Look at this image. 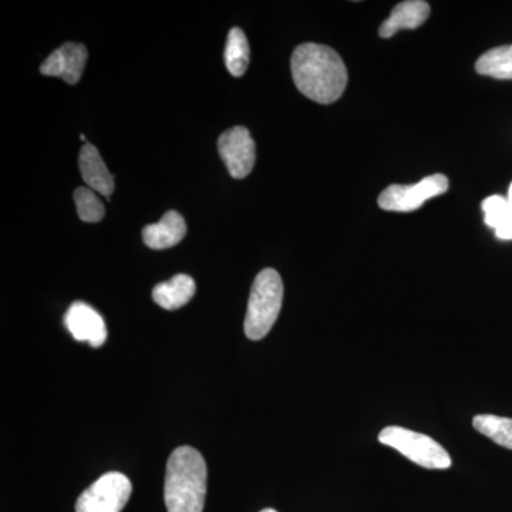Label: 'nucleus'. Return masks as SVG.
Returning <instances> with one entry per match:
<instances>
[{
	"label": "nucleus",
	"instance_id": "1",
	"mask_svg": "<svg viewBox=\"0 0 512 512\" xmlns=\"http://www.w3.org/2000/svg\"><path fill=\"white\" fill-rule=\"evenodd\" d=\"M291 69L299 92L319 104L335 103L348 86L345 63L329 46L305 43L296 47Z\"/></svg>",
	"mask_w": 512,
	"mask_h": 512
},
{
	"label": "nucleus",
	"instance_id": "2",
	"mask_svg": "<svg viewBox=\"0 0 512 512\" xmlns=\"http://www.w3.org/2000/svg\"><path fill=\"white\" fill-rule=\"evenodd\" d=\"M207 463L200 451L175 448L165 471L164 500L168 512H202L207 495Z\"/></svg>",
	"mask_w": 512,
	"mask_h": 512
},
{
	"label": "nucleus",
	"instance_id": "3",
	"mask_svg": "<svg viewBox=\"0 0 512 512\" xmlns=\"http://www.w3.org/2000/svg\"><path fill=\"white\" fill-rule=\"evenodd\" d=\"M284 301V284L281 275L266 268L256 275L249 295L244 332L248 339H264L278 319Z\"/></svg>",
	"mask_w": 512,
	"mask_h": 512
},
{
	"label": "nucleus",
	"instance_id": "4",
	"mask_svg": "<svg viewBox=\"0 0 512 512\" xmlns=\"http://www.w3.org/2000/svg\"><path fill=\"white\" fill-rule=\"evenodd\" d=\"M379 441L384 446L399 451L417 466L429 468V470H447L453 464L446 448L426 434L417 433V431L389 426L380 431Z\"/></svg>",
	"mask_w": 512,
	"mask_h": 512
},
{
	"label": "nucleus",
	"instance_id": "5",
	"mask_svg": "<svg viewBox=\"0 0 512 512\" xmlns=\"http://www.w3.org/2000/svg\"><path fill=\"white\" fill-rule=\"evenodd\" d=\"M133 493V485L124 474H103L84 490L76 503V512H121Z\"/></svg>",
	"mask_w": 512,
	"mask_h": 512
},
{
	"label": "nucleus",
	"instance_id": "6",
	"mask_svg": "<svg viewBox=\"0 0 512 512\" xmlns=\"http://www.w3.org/2000/svg\"><path fill=\"white\" fill-rule=\"evenodd\" d=\"M448 190L446 175L434 174L412 185H390L380 194L379 207L386 211L412 212L430 198Z\"/></svg>",
	"mask_w": 512,
	"mask_h": 512
},
{
	"label": "nucleus",
	"instance_id": "7",
	"mask_svg": "<svg viewBox=\"0 0 512 512\" xmlns=\"http://www.w3.org/2000/svg\"><path fill=\"white\" fill-rule=\"evenodd\" d=\"M218 151L231 177L242 180L254 170L256 147L248 128H229L218 138Z\"/></svg>",
	"mask_w": 512,
	"mask_h": 512
},
{
	"label": "nucleus",
	"instance_id": "8",
	"mask_svg": "<svg viewBox=\"0 0 512 512\" xmlns=\"http://www.w3.org/2000/svg\"><path fill=\"white\" fill-rule=\"evenodd\" d=\"M64 325L74 339L87 342L92 348H100L106 343V322L87 303L74 302L64 315Z\"/></svg>",
	"mask_w": 512,
	"mask_h": 512
},
{
	"label": "nucleus",
	"instance_id": "9",
	"mask_svg": "<svg viewBox=\"0 0 512 512\" xmlns=\"http://www.w3.org/2000/svg\"><path fill=\"white\" fill-rule=\"evenodd\" d=\"M87 56L89 53L86 46L73 42L64 43L47 57L40 66V73L43 76L59 77L69 84H77L82 79Z\"/></svg>",
	"mask_w": 512,
	"mask_h": 512
},
{
	"label": "nucleus",
	"instance_id": "10",
	"mask_svg": "<svg viewBox=\"0 0 512 512\" xmlns=\"http://www.w3.org/2000/svg\"><path fill=\"white\" fill-rule=\"evenodd\" d=\"M187 234V224L183 215L177 211L165 212L157 224L147 225L143 229V239L148 248L161 249L173 248L183 241Z\"/></svg>",
	"mask_w": 512,
	"mask_h": 512
},
{
	"label": "nucleus",
	"instance_id": "11",
	"mask_svg": "<svg viewBox=\"0 0 512 512\" xmlns=\"http://www.w3.org/2000/svg\"><path fill=\"white\" fill-rule=\"evenodd\" d=\"M430 5L423 0H407L399 3L390 13L389 18L380 26L379 33L384 39L396 35L399 30L417 29L429 19Z\"/></svg>",
	"mask_w": 512,
	"mask_h": 512
},
{
	"label": "nucleus",
	"instance_id": "12",
	"mask_svg": "<svg viewBox=\"0 0 512 512\" xmlns=\"http://www.w3.org/2000/svg\"><path fill=\"white\" fill-rule=\"evenodd\" d=\"M79 167L87 187L99 192L104 197H110L114 191V178L109 168L104 164L99 150L92 144H84L79 156Z\"/></svg>",
	"mask_w": 512,
	"mask_h": 512
},
{
	"label": "nucleus",
	"instance_id": "13",
	"mask_svg": "<svg viewBox=\"0 0 512 512\" xmlns=\"http://www.w3.org/2000/svg\"><path fill=\"white\" fill-rule=\"evenodd\" d=\"M195 289L197 286L191 276L175 275L170 281L161 282L153 289V299L161 308L175 311L191 301Z\"/></svg>",
	"mask_w": 512,
	"mask_h": 512
},
{
	"label": "nucleus",
	"instance_id": "14",
	"mask_svg": "<svg viewBox=\"0 0 512 512\" xmlns=\"http://www.w3.org/2000/svg\"><path fill=\"white\" fill-rule=\"evenodd\" d=\"M485 224L494 228L497 238L503 241L512 239V205L501 195L485 198L483 201Z\"/></svg>",
	"mask_w": 512,
	"mask_h": 512
},
{
	"label": "nucleus",
	"instance_id": "15",
	"mask_svg": "<svg viewBox=\"0 0 512 512\" xmlns=\"http://www.w3.org/2000/svg\"><path fill=\"white\" fill-rule=\"evenodd\" d=\"M476 70L483 76L512 80V45L495 47L485 52L477 60Z\"/></svg>",
	"mask_w": 512,
	"mask_h": 512
},
{
	"label": "nucleus",
	"instance_id": "16",
	"mask_svg": "<svg viewBox=\"0 0 512 512\" xmlns=\"http://www.w3.org/2000/svg\"><path fill=\"white\" fill-rule=\"evenodd\" d=\"M474 429L498 446L512 450V419L494 416V414H478L473 419Z\"/></svg>",
	"mask_w": 512,
	"mask_h": 512
},
{
	"label": "nucleus",
	"instance_id": "17",
	"mask_svg": "<svg viewBox=\"0 0 512 512\" xmlns=\"http://www.w3.org/2000/svg\"><path fill=\"white\" fill-rule=\"evenodd\" d=\"M225 64L232 76L241 77L247 72L249 64L248 39L239 28L229 30L227 46H225Z\"/></svg>",
	"mask_w": 512,
	"mask_h": 512
},
{
	"label": "nucleus",
	"instance_id": "18",
	"mask_svg": "<svg viewBox=\"0 0 512 512\" xmlns=\"http://www.w3.org/2000/svg\"><path fill=\"white\" fill-rule=\"evenodd\" d=\"M74 202H76L77 214L84 222H100L106 214L103 202L92 188H77L74 191Z\"/></svg>",
	"mask_w": 512,
	"mask_h": 512
},
{
	"label": "nucleus",
	"instance_id": "19",
	"mask_svg": "<svg viewBox=\"0 0 512 512\" xmlns=\"http://www.w3.org/2000/svg\"><path fill=\"white\" fill-rule=\"evenodd\" d=\"M508 201L512 205V184L510 185V190H508Z\"/></svg>",
	"mask_w": 512,
	"mask_h": 512
},
{
	"label": "nucleus",
	"instance_id": "20",
	"mask_svg": "<svg viewBox=\"0 0 512 512\" xmlns=\"http://www.w3.org/2000/svg\"><path fill=\"white\" fill-rule=\"evenodd\" d=\"M261 512H278L274 510V508H265V510H262Z\"/></svg>",
	"mask_w": 512,
	"mask_h": 512
}]
</instances>
